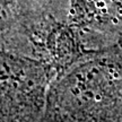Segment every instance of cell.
Segmentation results:
<instances>
[{"label":"cell","instance_id":"cell-3","mask_svg":"<svg viewBox=\"0 0 122 122\" xmlns=\"http://www.w3.org/2000/svg\"><path fill=\"white\" fill-rule=\"evenodd\" d=\"M5 1H8V0H1V2H5Z\"/></svg>","mask_w":122,"mask_h":122},{"label":"cell","instance_id":"cell-2","mask_svg":"<svg viewBox=\"0 0 122 122\" xmlns=\"http://www.w3.org/2000/svg\"><path fill=\"white\" fill-rule=\"evenodd\" d=\"M117 4H118V6L120 7V9H121V11H122V0H114Z\"/></svg>","mask_w":122,"mask_h":122},{"label":"cell","instance_id":"cell-1","mask_svg":"<svg viewBox=\"0 0 122 122\" xmlns=\"http://www.w3.org/2000/svg\"><path fill=\"white\" fill-rule=\"evenodd\" d=\"M45 107L78 122L115 121L122 114V42L68 68L51 85Z\"/></svg>","mask_w":122,"mask_h":122}]
</instances>
